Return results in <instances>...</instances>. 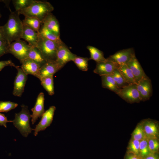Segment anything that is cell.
<instances>
[{
    "mask_svg": "<svg viewBox=\"0 0 159 159\" xmlns=\"http://www.w3.org/2000/svg\"><path fill=\"white\" fill-rule=\"evenodd\" d=\"M19 15V11H11L7 22L1 26L4 38L9 44L21 39L23 23Z\"/></svg>",
    "mask_w": 159,
    "mask_h": 159,
    "instance_id": "1",
    "label": "cell"
},
{
    "mask_svg": "<svg viewBox=\"0 0 159 159\" xmlns=\"http://www.w3.org/2000/svg\"><path fill=\"white\" fill-rule=\"evenodd\" d=\"M54 10L53 6L49 2L34 0L30 5L19 12L25 17L37 18L42 22Z\"/></svg>",
    "mask_w": 159,
    "mask_h": 159,
    "instance_id": "2",
    "label": "cell"
},
{
    "mask_svg": "<svg viewBox=\"0 0 159 159\" xmlns=\"http://www.w3.org/2000/svg\"><path fill=\"white\" fill-rule=\"evenodd\" d=\"M21 107V111L18 113L15 114V118L12 122L21 134L23 136L26 137L33 130L30 125L31 115L27 106L22 105Z\"/></svg>",
    "mask_w": 159,
    "mask_h": 159,
    "instance_id": "3",
    "label": "cell"
},
{
    "mask_svg": "<svg viewBox=\"0 0 159 159\" xmlns=\"http://www.w3.org/2000/svg\"><path fill=\"white\" fill-rule=\"evenodd\" d=\"M59 44L47 39L39 34L36 47L40 52L47 61H56L57 49Z\"/></svg>",
    "mask_w": 159,
    "mask_h": 159,
    "instance_id": "4",
    "label": "cell"
},
{
    "mask_svg": "<svg viewBox=\"0 0 159 159\" xmlns=\"http://www.w3.org/2000/svg\"><path fill=\"white\" fill-rule=\"evenodd\" d=\"M31 47L21 39L11 42L9 44V53L12 54L21 62L28 58Z\"/></svg>",
    "mask_w": 159,
    "mask_h": 159,
    "instance_id": "5",
    "label": "cell"
},
{
    "mask_svg": "<svg viewBox=\"0 0 159 159\" xmlns=\"http://www.w3.org/2000/svg\"><path fill=\"white\" fill-rule=\"evenodd\" d=\"M117 94L130 103L139 102L141 101L136 84L128 85L123 87Z\"/></svg>",
    "mask_w": 159,
    "mask_h": 159,
    "instance_id": "6",
    "label": "cell"
},
{
    "mask_svg": "<svg viewBox=\"0 0 159 159\" xmlns=\"http://www.w3.org/2000/svg\"><path fill=\"white\" fill-rule=\"evenodd\" d=\"M135 56L134 49L130 48L118 51L106 59L119 65L126 64Z\"/></svg>",
    "mask_w": 159,
    "mask_h": 159,
    "instance_id": "7",
    "label": "cell"
},
{
    "mask_svg": "<svg viewBox=\"0 0 159 159\" xmlns=\"http://www.w3.org/2000/svg\"><path fill=\"white\" fill-rule=\"evenodd\" d=\"M17 70V73L14 82L13 95L15 96L21 97L24 91L27 75L23 72L21 67L16 66L15 67Z\"/></svg>",
    "mask_w": 159,
    "mask_h": 159,
    "instance_id": "8",
    "label": "cell"
},
{
    "mask_svg": "<svg viewBox=\"0 0 159 159\" xmlns=\"http://www.w3.org/2000/svg\"><path fill=\"white\" fill-rule=\"evenodd\" d=\"M137 88L141 101L148 100L152 94V87L150 79L148 77H144L136 84Z\"/></svg>",
    "mask_w": 159,
    "mask_h": 159,
    "instance_id": "9",
    "label": "cell"
},
{
    "mask_svg": "<svg viewBox=\"0 0 159 159\" xmlns=\"http://www.w3.org/2000/svg\"><path fill=\"white\" fill-rule=\"evenodd\" d=\"M56 107L54 106H50L44 113L42 116L41 119L39 123L36 125L34 129V135L36 136L38 132L44 130L49 126L53 121Z\"/></svg>",
    "mask_w": 159,
    "mask_h": 159,
    "instance_id": "10",
    "label": "cell"
},
{
    "mask_svg": "<svg viewBox=\"0 0 159 159\" xmlns=\"http://www.w3.org/2000/svg\"><path fill=\"white\" fill-rule=\"evenodd\" d=\"M77 56L76 54L72 52L63 42L58 46L56 61L64 66L68 62L73 61Z\"/></svg>",
    "mask_w": 159,
    "mask_h": 159,
    "instance_id": "11",
    "label": "cell"
},
{
    "mask_svg": "<svg viewBox=\"0 0 159 159\" xmlns=\"http://www.w3.org/2000/svg\"><path fill=\"white\" fill-rule=\"evenodd\" d=\"M118 65L111 61L106 60L96 62L93 72L101 77L111 74L113 71L118 67Z\"/></svg>",
    "mask_w": 159,
    "mask_h": 159,
    "instance_id": "12",
    "label": "cell"
},
{
    "mask_svg": "<svg viewBox=\"0 0 159 159\" xmlns=\"http://www.w3.org/2000/svg\"><path fill=\"white\" fill-rule=\"evenodd\" d=\"M21 63V68L26 74L32 75L40 80L41 67L39 65L28 58L24 60Z\"/></svg>",
    "mask_w": 159,
    "mask_h": 159,
    "instance_id": "13",
    "label": "cell"
},
{
    "mask_svg": "<svg viewBox=\"0 0 159 159\" xmlns=\"http://www.w3.org/2000/svg\"><path fill=\"white\" fill-rule=\"evenodd\" d=\"M44 93L41 92L38 95L34 107L31 109L32 114L31 115V122L33 125L39 118L42 116L44 112Z\"/></svg>",
    "mask_w": 159,
    "mask_h": 159,
    "instance_id": "14",
    "label": "cell"
},
{
    "mask_svg": "<svg viewBox=\"0 0 159 159\" xmlns=\"http://www.w3.org/2000/svg\"><path fill=\"white\" fill-rule=\"evenodd\" d=\"M126 64L132 71L136 84L142 78L147 76L135 55Z\"/></svg>",
    "mask_w": 159,
    "mask_h": 159,
    "instance_id": "15",
    "label": "cell"
},
{
    "mask_svg": "<svg viewBox=\"0 0 159 159\" xmlns=\"http://www.w3.org/2000/svg\"><path fill=\"white\" fill-rule=\"evenodd\" d=\"M64 66L56 61H47L40 68V79L42 78L54 74Z\"/></svg>",
    "mask_w": 159,
    "mask_h": 159,
    "instance_id": "16",
    "label": "cell"
},
{
    "mask_svg": "<svg viewBox=\"0 0 159 159\" xmlns=\"http://www.w3.org/2000/svg\"><path fill=\"white\" fill-rule=\"evenodd\" d=\"M39 37L38 33L23 24V31L21 39L28 43L31 47H36Z\"/></svg>",
    "mask_w": 159,
    "mask_h": 159,
    "instance_id": "17",
    "label": "cell"
},
{
    "mask_svg": "<svg viewBox=\"0 0 159 159\" xmlns=\"http://www.w3.org/2000/svg\"><path fill=\"white\" fill-rule=\"evenodd\" d=\"M42 25L56 35L60 36V29L59 21L52 13L48 15L42 22Z\"/></svg>",
    "mask_w": 159,
    "mask_h": 159,
    "instance_id": "18",
    "label": "cell"
},
{
    "mask_svg": "<svg viewBox=\"0 0 159 159\" xmlns=\"http://www.w3.org/2000/svg\"><path fill=\"white\" fill-rule=\"evenodd\" d=\"M118 69L127 84L128 85L136 84L132 71L126 64L119 65Z\"/></svg>",
    "mask_w": 159,
    "mask_h": 159,
    "instance_id": "19",
    "label": "cell"
},
{
    "mask_svg": "<svg viewBox=\"0 0 159 159\" xmlns=\"http://www.w3.org/2000/svg\"><path fill=\"white\" fill-rule=\"evenodd\" d=\"M146 122L143 126L146 137L157 138L158 130L157 124L151 121L148 120Z\"/></svg>",
    "mask_w": 159,
    "mask_h": 159,
    "instance_id": "20",
    "label": "cell"
},
{
    "mask_svg": "<svg viewBox=\"0 0 159 159\" xmlns=\"http://www.w3.org/2000/svg\"><path fill=\"white\" fill-rule=\"evenodd\" d=\"M102 87L108 89L117 94L120 89L117 86L112 75L110 74L101 76Z\"/></svg>",
    "mask_w": 159,
    "mask_h": 159,
    "instance_id": "21",
    "label": "cell"
},
{
    "mask_svg": "<svg viewBox=\"0 0 159 159\" xmlns=\"http://www.w3.org/2000/svg\"><path fill=\"white\" fill-rule=\"evenodd\" d=\"M28 58L35 62L41 67L47 62L36 47H31L28 54Z\"/></svg>",
    "mask_w": 159,
    "mask_h": 159,
    "instance_id": "22",
    "label": "cell"
},
{
    "mask_svg": "<svg viewBox=\"0 0 159 159\" xmlns=\"http://www.w3.org/2000/svg\"><path fill=\"white\" fill-rule=\"evenodd\" d=\"M39 34L44 38L58 44L63 42L60 38V36L56 35L50 31L43 25L41 26L39 31Z\"/></svg>",
    "mask_w": 159,
    "mask_h": 159,
    "instance_id": "23",
    "label": "cell"
},
{
    "mask_svg": "<svg viewBox=\"0 0 159 159\" xmlns=\"http://www.w3.org/2000/svg\"><path fill=\"white\" fill-rule=\"evenodd\" d=\"M87 48L90 54V60H93L96 62H103L106 60V58L104 57L103 52L97 48L90 45L88 46Z\"/></svg>",
    "mask_w": 159,
    "mask_h": 159,
    "instance_id": "24",
    "label": "cell"
},
{
    "mask_svg": "<svg viewBox=\"0 0 159 159\" xmlns=\"http://www.w3.org/2000/svg\"><path fill=\"white\" fill-rule=\"evenodd\" d=\"M53 76H50L42 78L40 80L41 85L47 92L52 96L54 94Z\"/></svg>",
    "mask_w": 159,
    "mask_h": 159,
    "instance_id": "25",
    "label": "cell"
},
{
    "mask_svg": "<svg viewBox=\"0 0 159 159\" xmlns=\"http://www.w3.org/2000/svg\"><path fill=\"white\" fill-rule=\"evenodd\" d=\"M23 23L39 33L42 22L35 17H25Z\"/></svg>",
    "mask_w": 159,
    "mask_h": 159,
    "instance_id": "26",
    "label": "cell"
},
{
    "mask_svg": "<svg viewBox=\"0 0 159 159\" xmlns=\"http://www.w3.org/2000/svg\"><path fill=\"white\" fill-rule=\"evenodd\" d=\"M111 75L119 89H121L128 85L124 80L118 68L115 69Z\"/></svg>",
    "mask_w": 159,
    "mask_h": 159,
    "instance_id": "27",
    "label": "cell"
},
{
    "mask_svg": "<svg viewBox=\"0 0 159 159\" xmlns=\"http://www.w3.org/2000/svg\"><path fill=\"white\" fill-rule=\"evenodd\" d=\"M89 60V58L87 57L77 56L73 61L79 69L83 71H86L88 69V62Z\"/></svg>",
    "mask_w": 159,
    "mask_h": 159,
    "instance_id": "28",
    "label": "cell"
},
{
    "mask_svg": "<svg viewBox=\"0 0 159 159\" xmlns=\"http://www.w3.org/2000/svg\"><path fill=\"white\" fill-rule=\"evenodd\" d=\"M34 0H13V3L15 11H19L30 5Z\"/></svg>",
    "mask_w": 159,
    "mask_h": 159,
    "instance_id": "29",
    "label": "cell"
},
{
    "mask_svg": "<svg viewBox=\"0 0 159 159\" xmlns=\"http://www.w3.org/2000/svg\"><path fill=\"white\" fill-rule=\"evenodd\" d=\"M132 139L139 141L146 138L143 125H139L136 127L132 133Z\"/></svg>",
    "mask_w": 159,
    "mask_h": 159,
    "instance_id": "30",
    "label": "cell"
},
{
    "mask_svg": "<svg viewBox=\"0 0 159 159\" xmlns=\"http://www.w3.org/2000/svg\"><path fill=\"white\" fill-rule=\"evenodd\" d=\"M18 105L17 103L10 101H0V112H7L15 108Z\"/></svg>",
    "mask_w": 159,
    "mask_h": 159,
    "instance_id": "31",
    "label": "cell"
},
{
    "mask_svg": "<svg viewBox=\"0 0 159 159\" xmlns=\"http://www.w3.org/2000/svg\"><path fill=\"white\" fill-rule=\"evenodd\" d=\"M150 153H153L158 150L159 143L158 138H147Z\"/></svg>",
    "mask_w": 159,
    "mask_h": 159,
    "instance_id": "32",
    "label": "cell"
},
{
    "mask_svg": "<svg viewBox=\"0 0 159 159\" xmlns=\"http://www.w3.org/2000/svg\"><path fill=\"white\" fill-rule=\"evenodd\" d=\"M150 153L147 137L140 141L139 155L145 157Z\"/></svg>",
    "mask_w": 159,
    "mask_h": 159,
    "instance_id": "33",
    "label": "cell"
},
{
    "mask_svg": "<svg viewBox=\"0 0 159 159\" xmlns=\"http://www.w3.org/2000/svg\"><path fill=\"white\" fill-rule=\"evenodd\" d=\"M139 144L140 141L132 139L128 147L130 153L136 155H139Z\"/></svg>",
    "mask_w": 159,
    "mask_h": 159,
    "instance_id": "34",
    "label": "cell"
},
{
    "mask_svg": "<svg viewBox=\"0 0 159 159\" xmlns=\"http://www.w3.org/2000/svg\"><path fill=\"white\" fill-rule=\"evenodd\" d=\"M9 44L6 40H0V57L6 54L9 53Z\"/></svg>",
    "mask_w": 159,
    "mask_h": 159,
    "instance_id": "35",
    "label": "cell"
},
{
    "mask_svg": "<svg viewBox=\"0 0 159 159\" xmlns=\"http://www.w3.org/2000/svg\"><path fill=\"white\" fill-rule=\"evenodd\" d=\"M7 66H12L15 67L16 66L11 60L0 61V71Z\"/></svg>",
    "mask_w": 159,
    "mask_h": 159,
    "instance_id": "36",
    "label": "cell"
},
{
    "mask_svg": "<svg viewBox=\"0 0 159 159\" xmlns=\"http://www.w3.org/2000/svg\"><path fill=\"white\" fill-rule=\"evenodd\" d=\"M12 122L13 120H8L7 117L4 114L0 113V125L3 126L6 128L7 122Z\"/></svg>",
    "mask_w": 159,
    "mask_h": 159,
    "instance_id": "37",
    "label": "cell"
},
{
    "mask_svg": "<svg viewBox=\"0 0 159 159\" xmlns=\"http://www.w3.org/2000/svg\"><path fill=\"white\" fill-rule=\"evenodd\" d=\"M145 157V159H158L155 155L152 153H150Z\"/></svg>",
    "mask_w": 159,
    "mask_h": 159,
    "instance_id": "38",
    "label": "cell"
},
{
    "mask_svg": "<svg viewBox=\"0 0 159 159\" xmlns=\"http://www.w3.org/2000/svg\"><path fill=\"white\" fill-rule=\"evenodd\" d=\"M138 155L131 153L128 155L126 159H138Z\"/></svg>",
    "mask_w": 159,
    "mask_h": 159,
    "instance_id": "39",
    "label": "cell"
},
{
    "mask_svg": "<svg viewBox=\"0 0 159 159\" xmlns=\"http://www.w3.org/2000/svg\"><path fill=\"white\" fill-rule=\"evenodd\" d=\"M6 40L3 34L1 26H0V40Z\"/></svg>",
    "mask_w": 159,
    "mask_h": 159,
    "instance_id": "40",
    "label": "cell"
},
{
    "mask_svg": "<svg viewBox=\"0 0 159 159\" xmlns=\"http://www.w3.org/2000/svg\"><path fill=\"white\" fill-rule=\"evenodd\" d=\"M1 13L0 11V18H1Z\"/></svg>",
    "mask_w": 159,
    "mask_h": 159,
    "instance_id": "41",
    "label": "cell"
}]
</instances>
